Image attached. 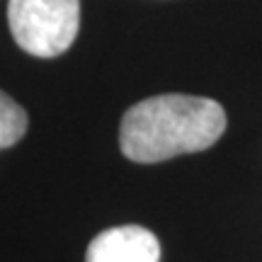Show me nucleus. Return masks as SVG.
Instances as JSON below:
<instances>
[{"label": "nucleus", "instance_id": "nucleus-4", "mask_svg": "<svg viewBox=\"0 0 262 262\" xmlns=\"http://www.w3.org/2000/svg\"><path fill=\"white\" fill-rule=\"evenodd\" d=\"M27 131V112L0 90V150L15 146Z\"/></svg>", "mask_w": 262, "mask_h": 262}, {"label": "nucleus", "instance_id": "nucleus-2", "mask_svg": "<svg viewBox=\"0 0 262 262\" xmlns=\"http://www.w3.org/2000/svg\"><path fill=\"white\" fill-rule=\"evenodd\" d=\"M10 34L22 51L39 58L61 56L80 29V0H10Z\"/></svg>", "mask_w": 262, "mask_h": 262}, {"label": "nucleus", "instance_id": "nucleus-1", "mask_svg": "<svg viewBox=\"0 0 262 262\" xmlns=\"http://www.w3.org/2000/svg\"><path fill=\"white\" fill-rule=\"evenodd\" d=\"M224 131L226 112L216 100L168 93L126 110L119 146L134 163H163L214 146Z\"/></svg>", "mask_w": 262, "mask_h": 262}, {"label": "nucleus", "instance_id": "nucleus-3", "mask_svg": "<svg viewBox=\"0 0 262 262\" xmlns=\"http://www.w3.org/2000/svg\"><path fill=\"white\" fill-rule=\"evenodd\" d=\"M85 262H160V243L143 226H114L90 241Z\"/></svg>", "mask_w": 262, "mask_h": 262}]
</instances>
